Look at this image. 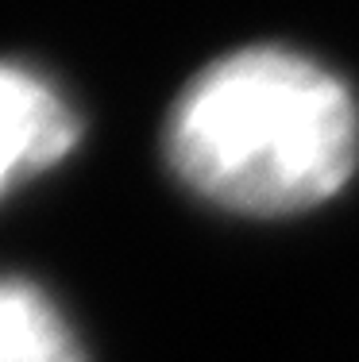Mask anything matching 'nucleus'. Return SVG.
<instances>
[{
	"label": "nucleus",
	"mask_w": 359,
	"mask_h": 362,
	"mask_svg": "<svg viewBox=\"0 0 359 362\" xmlns=\"http://www.w3.org/2000/svg\"><path fill=\"white\" fill-rule=\"evenodd\" d=\"M166 162L198 197L244 216H294L336 197L359 162L348 85L286 47L209 62L166 116Z\"/></svg>",
	"instance_id": "obj_1"
},
{
	"label": "nucleus",
	"mask_w": 359,
	"mask_h": 362,
	"mask_svg": "<svg viewBox=\"0 0 359 362\" xmlns=\"http://www.w3.org/2000/svg\"><path fill=\"white\" fill-rule=\"evenodd\" d=\"M81 139L78 112L28 66L0 62V197L58 166Z\"/></svg>",
	"instance_id": "obj_2"
},
{
	"label": "nucleus",
	"mask_w": 359,
	"mask_h": 362,
	"mask_svg": "<svg viewBox=\"0 0 359 362\" xmlns=\"http://www.w3.org/2000/svg\"><path fill=\"white\" fill-rule=\"evenodd\" d=\"M0 362H85L58 305L23 278H0Z\"/></svg>",
	"instance_id": "obj_3"
}]
</instances>
